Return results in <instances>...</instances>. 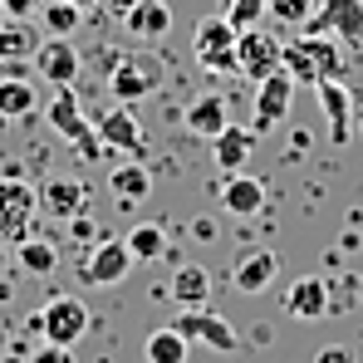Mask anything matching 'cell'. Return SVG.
Instances as JSON below:
<instances>
[{
	"label": "cell",
	"mask_w": 363,
	"mask_h": 363,
	"mask_svg": "<svg viewBox=\"0 0 363 363\" xmlns=\"http://www.w3.org/2000/svg\"><path fill=\"white\" fill-rule=\"evenodd\" d=\"M304 30L354 45L363 40V0H314V15L304 20Z\"/></svg>",
	"instance_id": "cell-9"
},
{
	"label": "cell",
	"mask_w": 363,
	"mask_h": 363,
	"mask_svg": "<svg viewBox=\"0 0 363 363\" xmlns=\"http://www.w3.org/2000/svg\"><path fill=\"white\" fill-rule=\"evenodd\" d=\"M35 324L45 329V344H60V349H74L84 334H89V324H94V314L84 309L79 300H69V295H60V300H50L40 314H35Z\"/></svg>",
	"instance_id": "cell-7"
},
{
	"label": "cell",
	"mask_w": 363,
	"mask_h": 363,
	"mask_svg": "<svg viewBox=\"0 0 363 363\" xmlns=\"http://www.w3.org/2000/svg\"><path fill=\"white\" fill-rule=\"evenodd\" d=\"M108 191L118 196L123 206H138V201H147V191H152V172H147L143 162H118V167L108 172Z\"/></svg>",
	"instance_id": "cell-23"
},
{
	"label": "cell",
	"mask_w": 363,
	"mask_h": 363,
	"mask_svg": "<svg viewBox=\"0 0 363 363\" xmlns=\"http://www.w3.org/2000/svg\"><path fill=\"white\" fill-rule=\"evenodd\" d=\"M15 260H20V270H25V275H55L60 250H55V241L25 236V241H15Z\"/></svg>",
	"instance_id": "cell-26"
},
{
	"label": "cell",
	"mask_w": 363,
	"mask_h": 363,
	"mask_svg": "<svg viewBox=\"0 0 363 363\" xmlns=\"http://www.w3.org/2000/svg\"><path fill=\"white\" fill-rule=\"evenodd\" d=\"M275 275H280V255H275V250H265V245L241 250V255H236V265H231V285H236L241 295H265Z\"/></svg>",
	"instance_id": "cell-13"
},
{
	"label": "cell",
	"mask_w": 363,
	"mask_h": 363,
	"mask_svg": "<svg viewBox=\"0 0 363 363\" xmlns=\"http://www.w3.org/2000/svg\"><path fill=\"white\" fill-rule=\"evenodd\" d=\"M265 15H270L275 25H304V20L314 15V0H270Z\"/></svg>",
	"instance_id": "cell-30"
},
{
	"label": "cell",
	"mask_w": 363,
	"mask_h": 363,
	"mask_svg": "<svg viewBox=\"0 0 363 363\" xmlns=\"http://www.w3.org/2000/svg\"><path fill=\"white\" fill-rule=\"evenodd\" d=\"M285 314L300 319V324H319L329 314V280L324 275H300L285 295Z\"/></svg>",
	"instance_id": "cell-16"
},
{
	"label": "cell",
	"mask_w": 363,
	"mask_h": 363,
	"mask_svg": "<svg viewBox=\"0 0 363 363\" xmlns=\"http://www.w3.org/2000/svg\"><path fill=\"white\" fill-rule=\"evenodd\" d=\"M236 25L216 10V15H201L196 20V30H191V55L201 69H211V74H241V64H236Z\"/></svg>",
	"instance_id": "cell-3"
},
{
	"label": "cell",
	"mask_w": 363,
	"mask_h": 363,
	"mask_svg": "<svg viewBox=\"0 0 363 363\" xmlns=\"http://www.w3.org/2000/svg\"><path fill=\"white\" fill-rule=\"evenodd\" d=\"M0 363H20V359H15V354H0Z\"/></svg>",
	"instance_id": "cell-36"
},
{
	"label": "cell",
	"mask_w": 363,
	"mask_h": 363,
	"mask_svg": "<svg viewBox=\"0 0 363 363\" xmlns=\"http://www.w3.org/2000/svg\"><path fill=\"white\" fill-rule=\"evenodd\" d=\"M265 5H270V0H231V5H226V20H231L236 30H255L260 20H270Z\"/></svg>",
	"instance_id": "cell-31"
},
{
	"label": "cell",
	"mask_w": 363,
	"mask_h": 363,
	"mask_svg": "<svg viewBox=\"0 0 363 363\" xmlns=\"http://www.w3.org/2000/svg\"><path fill=\"white\" fill-rule=\"evenodd\" d=\"M35 216H40V191L25 177H0V241H25L35 231Z\"/></svg>",
	"instance_id": "cell-4"
},
{
	"label": "cell",
	"mask_w": 363,
	"mask_h": 363,
	"mask_svg": "<svg viewBox=\"0 0 363 363\" xmlns=\"http://www.w3.org/2000/svg\"><path fill=\"white\" fill-rule=\"evenodd\" d=\"M167 84V60L157 55V50H133V55H123L113 64V74H108V94L118 99V104H138V99H147V94H157Z\"/></svg>",
	"instance_id": "cell-2"
},
{
	"label": "cell",
	"mask_w": 363,
	"mask_h": 363,
	"mask_svg": "<svg viewBox=\"0 0 363 363\" xmlns=\"http://www.w3.org/2000/svg\"><path fill=\"white\" fill-rule=\"evenodd\" d=\"M0 20H10V15H5V5H0Z\"/></svg>",
	"instance_id": "cell-38"
},
{
	"label": "cell",
	"mask_w": 363,
	"mask_h": 363,
	"mask_svg": "<svg viewBox=\"0 0 363 363\" xmlns=\"http://www.w3.org/2000/svg\"><path fill=\"white\" fill-rule=\"evenodd\" d=\"M280 69H285L295 84H324V79H339V74H344L339 40H334V35H314V30H304L300 40H285Z\"/></svg>",
	"instance_id": "cell-1"
},
{
	"label": "cell",
	"mask_w": 363,
	"mask_h": 363,
	"mask_svg": "<svg viewBox=\"0 0 363 363\" xmlns=\"http://www.w3.org/2000/svg\"><path fill=\"white\" fill-rule=\"evenodd\" d=\"M314 363H354V354L334 344V349H319V359H314Z\"/></svg>",
	"instance_id": "cell-34"
},
{
	"label": "cell",
	"mask_w": 363,
	"mask_h": 363,
	"mask_svg": "<svg viewBox=\"0 0 363 363\" xmlns=\"http://www.w3.org/2000/svg\"><path fill=\"white\" fill-rule=\"evenodd\" d=\"M94 133H99L104 147H118V152H138V147H143V123H138V113H133V104L108 108L104 118L94 123Z\"/></svg>",
	"instance_id": "cell-20"
},
{
	"label": "cell",
	"mask_w": 363,
	"mask_h": 363,
	"mask_svg": "<svg viewBox=\"0 0 363 363\" xmlns=\"http://www.w3.org/2000/svg\"><path fill=\"white\" fill-rule=\"evenodd\" d=\"M221 206H226L231 216H260V206H265V182L245 177V172H231V177L221 182Z\"/></svg>",
	"instance_id": "cell-21"
},
{
	"label": "cell",
	"mask_w": 363,
	"mask_h": 363,
	"mask_svg": "<svg viewBox=\"0 0 363 363\" xmlns=\"http://www.w3.org/2000/svg\"><path fill=\"white\" fill-rule=\"evenodd\" d=\"M84 182L74 177H55L45 191H40V211H55V221H74L79 211H84Z\"/></svg>",
	"instance_id": "cell-22"
},
{
	"label": "cell",
	"mask_w": 363,
	"mask_h": 363,
	"mask_svg": "<svg viewBox=\"0 0 363 363\" xmlns=\"http://www.w3.org/2000/svg\"><path fill=\"white\" fill-rule=\"evenodd\" d=\"M45 118H50V128L60 133L64 143H74L79 152H94V147H104V143H99V133H94V123L84 118V108H79V94H74V84H60V89H55V99H50Z\"/></svg>",
	"instance_id": "cell-6"
},
{
	"label": "cell",
	"mask_w": 363,
	"mask_h": 363,
	"mask_svg": "<svg viewBox=\"0 0 363 363\" xmlns=\"http://www.w3.org/2000/svg\"><path fill=\"white\" fill-rule=\"evenodd\" d=\"M186 339H182L177 329L167 324V329H152L147 334V344H143V354H147V363H186Z\"/></svg>",
	"instance_id": "cell-28"
},
{
	"label": "cell",
	"mask_w": 363,
	"mask_h": 363,
	"mask_svg": "<svg viewBox=\"0 0 363 363\" xmlns=\"http://www.w3.org/2000/svg\"><path fill=\"white\" fill-rule=\"evenodd\" d=\"M123 25H128V35L138 45H157L172 30V5L167 0H133L128 15H123Z\"/></svg>",
	"instance_id": "cell-17"
},
{
	"label": "cell",
	"mask_w": 363,
	"mask_h": 363,
	"mask_svg": "<svg viewBox=\"0 0 363 363\" xmlns=\"http://www.w3.org/2000/svg\"><path fill=\"white\" fill-rule=\"evenodd\" d=\"M255 128H241V123H226L216 138H211V157H216V167L231 177V172H241L245 162H250V152H255Z\"/></svg>",
	"instance_id": "cell-18"
},
{
	"label": "cell",
	"mask_w": 363,
	"mask_h": 363,
	"mask_svg": "<svg viewBox=\"0 0 363 363\" xmlns=\"http://www.w3.org/2000/svg\"><path fill=\"white\" fill-rule=\"evenodd\" d=\"M172 300L182 309H201V304L211 300V275L201 265H182L177 275H172Z\"/></svg>",
	"instance_id": "cell-25"
},
{
	"label": "cell",
	"mask_w": 363,
	"mask_h": 363,
	"mask_svg": "<svg viewBox=\"0 0 363 363\" xmlns=\"http://www.w3.org/2000/svg\"><path fill=\"white\" fill-rule=\"evenodd\" d=\"M290 104H295V79H290L285 69L265 74V79L255 84V133L280 128V123L290 118Z\"/></svg>",
	"instance_id": "cell-12"
},
{
	"label": "cell",
	"mask_w": 363,
	"mask_h": 363,
	"mask_svg": "<svg viewBox=\"0 0 363 363\" xmlns=\"http://www.w3.org/2000/svg\"><path fill=\"white\" fill-rule=\"evenodd\" d=\"M40 25H45V35H74L84 25V10L74 0H45L40 5Z\"/></svg>",
	"instance_id": "cell-29"
},
{
	"label": "cell",
	"mask_w": 363,
	"mask_h": 363,
	"mask_svg": "<svg viewBox=\"0 0 363 363\" xmlns=\"http://www.w3.org/2000/svg\"><path fill=\"white\" fill-rule=\"evenodd\" d=\"M30 363H74V349H60V344H45V349H35Z\"/></svg>",
	"instance_id": "cell-32"
},
{
	"label": "cell",
	"mask_w": 363,
	"mask_h": 363,
	"mask_svg": "<svg viewBox=\"0 0 363 363\" xmlns=\"http://www.w3.org/2000/svg\"><path fill=\"white\" fill-rule=\"evenodd\" d=\"M172 329H177L186 344H206V349H216V354H236L241 349V334L231 329V319H221L216 309H182L177 319H172Z\"/></svg>",
	"instance_id": "cell-5"
},
{
	"label": "cell",
	"mask_w": 363,
	"mask_h": 363,
	"mask_svg": "<svg viewBox=\"0 0 363 363\" xmlns=\"http://www.w3.org/2000/svg\"><path fill=\"white\" fill-rule=\"evenodd\" d=\"M40 113V79H30L20 64H10V74L0 79V118L20 123Z\"/></svg>",
	"instance_id": "cell-14"
},
{
	"label": "cell",
	"mask_w": 363,
	"mask_h": 363,
	"mask_svg": "<svg viewBox=\"0 0 363 363\" xmlns=\"http://www.w3.org/2000/svg\"><path fill=\"white\" fill-rule=\"evenodd\" d=\"M0 5H5V15H10V20H30V15H40V5H45V0H0Z\"/></svg>",
	"instance_id": "cell-33"
},
{
	"label": "cell",
	"mask_w": 363,
	"mask_h": 363,
	"mask_svg": "<svg viewBox=\"0 0 363 363\" xmlns=\"http://www.w3.org/2000/svg\"><path fill=\"white\" fill-rule=\"evenodd\" d=\"M182 123H186L191 138H206V143H211V138L231 123V104H226V94H196V99L186 104Z\"/></svg>",
	"instance_id": "cell-19"
},
{
	"label": "cell",
	"mask_w": 363,
	"mask_h": 363,
	"mask_svg": "<svg viewBox=\"0 0 363 363\" xmlns=\"http://www.w3.org/2000/svg\"><path fill=\"white\" fill-rule=\"evenodd\" d=\"M216 5H221V15H226V5H231V0H216Z\"/></svg>",
	"instance_id": "cell-37"
},
{
	"label": "cell",
	"mask_w": 363,
	"mask_h": 363,
	"mask_svg": "<svg viewBox=\"0 0 363 363\" xmlns=\"http://www.w3.org/2000/svg\"><path fill=\"white\" fill-rule=\"evenodd\" d=\"M74 5H79V10H89V5H99V0H74Z\"/></svg>",
	"instance_id": "cell-35"
},
{
	"label": "cell",
	"mask_w": 363,
	"mask_h": 363,
	"mask_svg": "<svg viewBox=\"0 0 363 363\" xmlns=\"http://www.w3.org/2000/svg\"><path fill=\"white\" fill-rule=\"evenodd\" d=\"M35 79L40 84H74L79 79V69H84V60H79V50L69 45V35H45L40 45H35Z\"/></svg>",
	"instance_id": "cell-11"
},
{
	"label": "cell",
	"mask_w": 363,
	"mask_h": 363,
	"mask_svg": "<svg viewBox=\"0 0 363 363\" xmlns=\"http://www.w3.org/2000/svg\"><path fill=\"white\" fill-rule=\"evenodd\" d=\"M314 99H319V108H324V118H329V138L344 147V143L354 138V94H349L339 79H324V84H314Z\"/></svg>",
	"instance_id": "cell-15"
},
{
	"label": "cell",
	"mask_w": 363,
	"mask_h": 363,
	"mask_svg": "<svg viewBox=\"0 0 363 363\" xmlns=\"http://www.w3.org/2000/svg\"><path fill=\"white\" fill-rule=\"evenodd\" d=\"M128 270H133V250H128V241H99L89 255H84L79 280H84V285H99V290H113V285L128 280Z\"/></svg>",
	"instance_id": "cell-8"
},
{
	"label": "cell",
	"mask_w": 363,
	"mask_h": 363,
	"mask_svg": "<svg viewBox=\"0 0 363 363\" xmlns=\"http://www.w3.org/2000/svg\"><path fill=\"white\" fill-rule=\"evenodd\" d=\"M280 55H285V40H275L270 30H241L236 35V64H241V74L250 84H260L265 74H275L280 69Z\"/></svg>",
	"instance_id": "cell-10"
},
{
	"label": "cell",
	"mask_w": 363,
	"mask_h": 363,
	"mask_svg": "<svg viewBox=\"0 0 363 363\" xmlns=\"http://www.w3.org/2000/svg\"><path fill=\"white\" fill-rule=\"evenodd\" d=\"M123 241H128V250H133V260H138V265H152V260H162V255H167V231H162V226H152V221L133 226Z\"/></svg>",
	"instance_id": "cell-27"
},
{
	"label": "cell",
	"mask_w": 363,
	"mask_h": 363,
	"mask_svg": "<svg viewBox=\"0 0 363 363\" xmlns=\"http://www.w3.org/2000/svg\"><path fill=\"white\" fill-rule=\"evenodd\" d=\"M35 45L40 35L30 30V20H0V64H30Z\"/></svg>",
	"instance_id": "cell-24"
}]
</instances>
